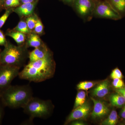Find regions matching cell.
Segmentation results:
<instances>
[{
    "label": "cell",
    "instance_id": "1",
    "mask_svg": "<svg viewBox=\"0 0 125 125\" xmlns=\"http://www.w3.org/2000/svg\"><path fill=\"white\" fill-rule=\"evenodd\" d=\"M55 71V64L52 54L46 58L29 62L20 71L19 78L34 83L43 82L53 77Z\"/></svg>",
    "mask_w": 125,
    "mask_h": 125
},
{
    "label": "cell",
    "instance_id": "2",
    "mask_svg": "<svg viewBox=\"0 0 125 125\" xmlns=\"http://www.w3.org/2000/svg\"><path fill=\"white\" fill-rule=\"evenodd\" d=\"M33 97L29 84L10 85L2 93L0 99L5 107L12 109L23 108Z\"/></svg>",
    "mask_w": 125,
    "mask_h": 125
},
{
    "label": "cell",
    "instance_id": "3",
    "mask_svg": "<svg viewBox=\"0 0 125 125\" xmlns=\"http://www.w3.org/2000/svg\"><path fill=\"white\" fill-rule=\"evenodd\" d=\"M4 47L0 53V65L12 66L20 68L24 66L29 55L26 46H16L7 42Z\"/></svg>",
    "mask_w": 125,
    "mask_h": 125
},
{
    "label": "cell",
    "instance_id": "4",
    "mask_svg": "<svg viewBox=\"0 0 125 125\" xmlns=\"http://www.w3.org/2000/svg\"><path fill=\"white\" fill-rule=\"evenodd\" d=\"M23 108L31 121L35 118H49L53 112L54 106L51 100H43L33 96Z\"/></svg>",
    "mask_w": 125,
    "mask_h": 125
},
{
    "label": "cell",
    "instance_id": "5",
    "mask_svg": "<svg viewBox=\"0 0 125 125\" xmlns=\"http://www.w3.org/2000/svg\"><path fill=\"white\" fill-rule=\"evenodd\" d=\"M20 68L7 65H0V97L11 85V82L20 72Z\"/></svg>",
    "mask_w": 125,
    "mask_h": 125
},
{
    "label": "cell",
    "instance_id": "6",
    "mask_svg": "<svg viewBox=\"0 0 125 125\" xmlns=\"http://www.w3.org/2000/svg\"><path fill=\"white\" fill-rule=\"evenodd\" d=\"M94 14L99 18L117 20L120 19V13L115 9L111 4L106 1L97 2Z\"/></svg>",
    "mask_w": 125,
    "mask_h": 125
},
{
    "label": "cell",
    "instance_id": "7",
    "mask_svg": "<svg viewBox=\"0 0 125 125\" xmlns=\"http://www.w3.org/2000/svg\"><path fill=\"white\" fill-rule=\"evenodd\" d=\"M96 3L95 0H75L73 2L76 12L83 18L93 14Z\"/></svg>",
    "mask_w": 125,
    "mask_h": 125
},
{
    "label": "cell",
    "instance_id": "8",
    "mask_svg": "<svg viewBox=\"0 0 125 125\" xmlns=\"http://www.w3.org/2000/svg\"><path fill=\"white\" fill-rule=\"evenodd\" d=\"M90 111V105L89 103L85 102L83 105L74 108L66 118L64 125H68L73 121L85 118L88 116Z\"/></svg>",
    "mask_w": 125,
    "mask_h": 125
},
{
    "label": "cell",
    "instance_id": "9",
    "mask_svg": "<svg viewBox=\"0 0 125 125\" xmlns=\"http://www.w3.org/2000/svg\"><path fill=\"white\" fill-rule=\"evenodd\" d=\"M91 99L94 104V109L92 114L93 118L94 119L102 118L108 114L109 109L104 103L93 97H91Z\"/></svg>",
    "mask_w": 125,
    "mask_h": 125
},
{
    "label": "cell",
    "instance_id": "10",
    "mask_svg": "<svg viewBox=\"0 0 125 125\" xmlns=\"http://www.w3.org/2000/svg\"><path fill=\"white\" fill-rule=\"evenodd\" d=\"M51 53L47 48L46 46L42 44L40 46L34 48L32 52H30L29 58V62L42 60L46 58Z\"/></svg>",
    "mask_w": 125,
    "mask_h": 125
},
{
    "label": "cell",
    "instance_id": "11",
    "mask_svg": "<svg viewBox=\"0 0 125 125\" xmlns=\"http://www.w3.org/2000/svg\"><path fill=\"white\" fill-rule=\"evenodd\" d=\"M109 85V81L107 80L104 81L93 89L92 95L99 98L104 97L109 93L110 91Z\"/></svg>",
    "mask_w": 125,
    "mask_h": 125
},
{
    "label": "cell",
    "instance_id": "12",
    "mask_svg": "<svg viewBox=\"0 0 125 125\" xmlns=\"http://www.w3.org/2000/svg\"><path fill=\"white\" fill-rule=\"evenodd\" d=\"M34 3L23 4L19 7L14 9L13 11L21 16H28L33 13L35 8Z\"/></svg>",
    "mask_w": 125,
    "mask_h": 125
},
{
    "label": "cell",
    "instance_id": "13",
    "mask_svg": "<svg viewBox=\"0 0 125 125\" xmlns=\"http://www.w3.org/2000/svg\"><path fill=\"white\" fill-rule=\"evenodd\" d=\"M109 101L112 105L117 107H121L125 104V98L117 93L110 96Z\"/></svg>",
    "mask_w": 125,
    "mask_h": 125
},
{
    "label": "cell",
    "instance_id": "14",
    "mask_svg": "<svg viewBox=\"0 0 125 125\" xmlns=\"http://www.w3.org/2000/svg\"><path fill=\"white\" fill-rule=\"evenodd\" d=\"M6 35L13 38L19 45L18 46L23 45L26 38L25 34L14 30L7 32Z\"/></svg>",
    "mask_w": 125,
    "mask_h": 125
},
{
    "label": "cell",
    "instance_id": "15",
    "mask_svg": "<svg viewBox=\"0 0 125 125\" xmlns=\"http://www.w3.org/2000/svg\"><path fill=\"white\" fill-rule=\"evenodd\" d=\"M42 40L38 35L35 33L30 34L28 39L26 47H32L36 48L42 45Z\"/></svg>",
    "mask_w": 125,
    "mask_h": 125
},
{
    "label": "cell",
    "instance_id": "16",
    "mask_svg": "<svg viewBox=\"0 0 125 125\" xmlns=\"http://www.w3.org/2000/svg\"><path fill=\"white\" fill-rule=\"evenodd\" d=\"M118 118L117 112L115 110H113L109 116L101 123L102 125H115L118 122Z\"/></svg>",
    "mask_w": 125,
    "mask_h": 125
},
{
    "label": "cell",
    "instance_id": "17",
    "mask_svg": "<svg viewBox=\"0 0 125 125\" xmlns=\"http://www.w3.org/2000/svg\"><path fill=\"white\" fill-rule=\"evenodd\" d=\"M112 6L119 13L125 11V0H110Z\"/></svg>",
    "mask_w": 125,
    "mask_h": 125
},
{
    "label": "cell",
    "instance_id": "18",
    "mask_svg": "<svg viewBox=\"0 0 125 125\" xmlns=\"http://www.w3.org/2000/svg\"><path fill=\"white\" fill-rule=\"evenodd\" d=\"M86 100V93L84 91L82 90L78 92L76 95L74 108H76L79 106L83 105L85 103Z\"/></svg>",
    "mask_w": 125,
    "mask_h": 125
},
{
    "label": "cell",
    "instance_id": "19",
    "mask_svg": "<svg viewBox=\"0 0 125 125\" xmlns=\"http://www.w3.org/2000/svg\"><path fill=\"white\" fill-rule=\"evenodd\" d=\"M14 31H18L26 34L30 32L31 30L29 28L27 23L23 21L19 22L17 26L13 29Z\"/></svg>",
    "mask_w": 125,
    "mask_h": 125
},
{
    "label": "cell",
    "instance_id": "20",
    "mask_svg": "<svg viewBox=\"0 0 125 125\" xmlns=\"http://www.w3.org/2000/svg\"><path fill=\"white\" fill-rule=\"evenodd\" d=\"M95 84V83L92 81H83L78 84L77 87L80 90H87L93 87Z\"/></svg>",
    "mask_w": 125,
    "mask_h": 125
},
{
    "label": "cell",
    "instance_id": "21",
    "mask_svg": "<svg viewBox=\"0 0 125 125\" xmlns=\"http://www.w3.org/2000/svg\"><path fill=\"white\" fill-rule=\"evenodd\" d=\"M13 8L6 9L4 14L0 17V30L5 24L9 16L13 11Z\"/></svg>",
    "mask_w": 125,
    "mask_h": 125
},
{
    "label": "cell",
    "instance_id": "22",
    "mask_svg": "<svg viewBox=\"0 0 125 125\" xmlns=\"http://www.w3.org/2000/svg\"><path fill=\"white\" fill-rule=\"evenodd\" d=\"M37 18H36V16L33 15L29 16L26 19V23L29 28L30 30L34 29Z\"/></svg>",
    "mask_w": 125,
    "mask_h": 125
},
{
    "label": "cell",
    "instance_id": "23",
    "mask_svg": "<svg viewBox=\"0 0 125 125\" xmlns=\"http://www.w3.org/2000/svg\"><path fill=\"white\" fill-rule=\"evenodd\" d=\"M20 5L19 0H5L4 5L6 9L17 7Z\"/></svg>",
    "mask_w": 125,
    "mask_h": 125
},
{
    "label": "cell",
    "instance_id": "24",
    "mask_svg": "<svg viewBox=\"0 0 125 125\" xmlns=\"http://www.w3.org/2000/svg\"><path fill=\"white\" fill-rule=\"evenodd\" d=\"M110 76L113 79H122L123 78L122 73L120 70L118 68H115L112 71Z\"/></svg>",
    "mask_w": 125,
    "mask_h": 125
},
{
    "label": "cell",
    "instance_id": "25",
    "mask_svg": "<svg viewBox=\"0 0 125 125\" xmlns=\"http://www.w3.org/2000/svg\"><path fill=\"white\" fill-rule=\"evenodd\" d=\"M34 29L35 32L38 34H40L42 33L43 31V25L42 21L38 18H37V22Z\"/></svg>",
    "mask_w": 125,
    "mask_h": 125
},
{
    "label": "cell",
    "instance_id": "26",
    "mask_svg": "<svg viewBox=\"0 0 125 125\" xmlns=\"http://www.w3.org/2000/svg\"><path fill=\"white\" fill-rule=\"evenodd\" d=\"M112 85L114 88L117 89L125 87V83L122 79H114L113 81Z\"/></svg>",
    "mask_w": 125,
    "mask_h": 125
},
{
    "label": "cell",
    "instance_id": "27",
    "mask_svg": "<svg viewBox=\"0 0 125 125\" xmlns=\"http://www.w3.org/2000/svg\"><path fill=\"white\" fill-rule=\"evenodd\" d=\"M7 41L2 31L0 30V46H5L7 44Z\"/></svg>",
    "mask_w": 125,
    "mask_h": 125
},
{
    "label": "cell",
    "instance_id": "28",
    "mask_svg": "<svg viewBox=\"0 0 125 125\" xmlns=\"http://www.w3.org/2000/svg\"><path fill=\"white\" fill-rule=\"evenodd\" d=\"M4 106L2 104L0 98V125L2 123V119L4 115Z\"/></svg>",
    "mask_w": 125,
    "mask_h": 125
},
{
    "label": "cell",
    "instance_id": "29",
    "mask_svg": "<svg viewBox=\"0 0 125 125\" xmlns=\"http://www.w3.org/2000/svg\"><path fill=\"white\" fill-rule=\"evenodd\" d=\"M71 125H85V123L83 122L82 121L80 120H76L71 122L69 123Z\"/></svg>",
    "mask_w": 125,
    "mask_h": 125
},
{
    "label": "cell",
    "instance_id": "30",
    "mask_svg": "<svg viewBox=\"0 0 125 125\" xmlns=\"http://www.w3.org/2000/svg\"><path fill=\"white\" fill-rule=\"evenodd\" d=\"M116 91L117 93L122 95L125 98V87L117 89Z\"/></svg>",
    "mask_w": 125,
    "mask_h": 125
},
{
    "label": "cell",
    "instance_id": "31",
    "mask_svg": "<svg viewBox=\"0 0 125 125\" xmlns=\"http://www.w3.org/2000/svg\"><path fill=\"white\" fill-rule=\"evenodd\" d=\"M120 116L122 118L125 119V104L123 106V108L121 111Z\"/></svg>",
    "mask_w": 125,
    "mask_h": 125
},
{
    "label": "cell",
    "instance_id": "32",
    "mask_svg": "<svg viewBox=\"0 0 125 125\" xmlns=\"http://www.w3.org/2000/svg\"><path fill=\"white\" fill-rule=\"evenodd\" d=\"M33 1L34 0H21V2H22L23 4L32 3Z\"/></svg>",
    "mask_w": 125,
    "mask_h": 125
},
{
    "label": "cell",
    "instance_id": "33",
    "mask_svg": "<svg viewBox=\"0 0 125 125\" xmlns=\"http://www.w3.org/2000/svg\"><path fill=\"white\" fill-rule=\"evenodd\" d=\"M65 2H68V3H71L73 2V3L74 1L75 0H63Z\"/></svg>",
    "mask_w": 125,
    "mask_h": 125
},
{
    "label": "cell",
    "instance_id": "34",
    "mask_svg": "<svg viewBox=\"0 0 125 125\" xmlns=\"http://www.w3.org/2000/svg\"><path fill=\"white\" fill-rule=\"evenodd\" d=\"M5 0H0V2L1 3V5L4 4Z\"/></svg>",
    "mask_w": 125,
    "mask_h": 125
},
{
    "label": "cell",
    "instance_id": "35",
    "mask_svg": "<svg viewBox=\"0 0 125 125\" xmlns=\"http://www.w3.org/2000/svg\"><path fill=\"white\" fill-rule=\"evenodd\" d=\"M1 52V51L0 49V53Z\"/></svg>",
    "mask_w": 125,
    "mask_h": 125
},
{
    "label": "cell",
    "instance_id": "36",
    "mask_svg": "<svg viewBox=\"0 0 125 125\" xmlns=\"http://www.w3.org/2000/svg\"><path fill=\"white\" fill-rule=\"evenodd\" d=\"M0 5H1V3L0 2Z\"/></svg>",
    "mask_w": 125,
    "mask_h": 125
},
{
    "label": "cell",
    "instance_id": "37",
    "mask_svg": "<svg viewBox=\"0 0 125 125\" xmlns=\"http://www.w3.org/2000/svg\"><path fill=\"white\" fill-rule=\"evenodd\" d=\"M0 6H1V5H0Z\"/></svg>",
    "mask_w": 125,
    "mask_h": 125
}]
</instances>
